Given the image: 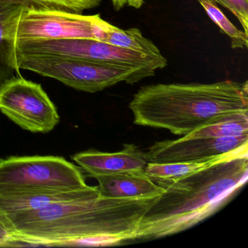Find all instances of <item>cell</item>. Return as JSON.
<instances>
[{"instance_id": "obj_7", "label": "cell", "mask_w": 248, "mask_h": 248, "mask_svg": "<svg viewBox=\"0 0 248 248\" xmlns=\"http://www.w3.org/2000/svg\"><path fill=\"white\" fill-rule=\"evenodd\" d=\"M112 24L99 14L84 16L57 11L24 10L18 26L17 44L63 39L102 41Z\"/></svg>"}, {"instance_id": "obj_8", "label": "cell", "mask_w": 248, "mask_h": 248, "mask_svg": "<svg viewBox=\"0 0 248 248\" xmlns=\"http://www.w3.org/2000/svg\"><path fill=\"white\" fill-rule=\"evenodd\" d=\"M0 111L34 133H50L60 122L57 108L41 85L21 76L0 86Z\"/></svg>"}, {"instance_id": "obj_9", "label": "cell", "mask_w": 248, "mask_h": 248, "mask_svg": "<svg viewBox=\"0 0 248 248\" xmlns=\"http://www.w3.org/2000/svg\"><path fill=\"white\" fill-rule=\"evenodd\" d=\"M248 146V135L232 138L189 137L156 142L145 153L152 163L208 160Z\"/></svg>"}, {"instance_id": "obj_15", "label": "cell", "mask_w": 248, "mask_h": 248, "mask_svg": "<svg viewBox=\"0 0 248 248\" xmlns=\"http://www.w3.org/2000/svg\"><path fill=\"white\" fill-rule=\"evenodd\" d=\"M102 41L125 50L138 52L152 57H165L153 42L145 37L141 31L137 28L124 30L112 25L106 33Z\"/></svg>"}, {"instance_id": "obj_2", "label": "cell", "mask_w": 248, "mask_h": 248, "mask_svg": "<svg viewBox=\"0 0 248 248\" xmlns=\"http://www.w3.org/2000/svg\"><path fill=\"white\" fill-rule=\"evenodd\" d=\"M248 146L208 168L172 180L142 218L136 239H156L186 230L218 210L248 181Z\"/></svg>"}, {"instance_id": "obj_5", "label": "cell", "mask_w": 248, "mask_h": 248, "mask_svg": "<svg viewBox=\"0 0 248 248\" xmlns=\"http://www.w3.org/2000/svg\"><path fill=\"white\" fill-rule=\"evenodd\" d=\"M88 186L80 169L62 156H10L0 159V194Z\"/></svg>"}, {"instance_id": "obj_6", "label": "cell", "mask_w": 248, "mask_h": 248, "mask_svg": "<svg viewBox=\"0 0 248 248\" xmlns=\"http://www.w3.org/2000/svg\"><path fill=\"white\" fill-rule=\"evenodd\" d=\"M40 55L69 56L113 66L146 68L155 71L168 65L165 57H152L91 39H63L17 44V57Z\"/></svg>"}, {"instance_id": "obj_19", "label": "cell", "mask_w": 248, "mask_h": 248, "mask_svg": "<svg viewBox=\"0 0 248 248\" xmlns=\"http://www.w3.org/2000/svg\"><path fill=\"white\" fill-rule=\"evenodd\" d=\"M1 247H18L13 236L11 224L2 211H0V248Z\"/></svg>"}, {"instance_id": "obj_16", "label": "cell", "mask_w": 248, "mask_h": 248, "mask_svg": "<svg viewBox=\"0 0 248 248\" xmlns=\"http://www.w3.org/2000/svg\"><path fill=\"white\" fill-rule=\"evenodd\" d=\"M231 153L232 152L202 162L162 164L149 162L145 168L144 172L153 181L176 179L208 168L210 165L221 160Z\"/></svg>"}, {"instance_id": "obj_18", "label": "cell", "mask_w": 248, "mask_h": 248, "mask_svg": "<svg viewBox=\"0 0 248 248\" xmlns=\"http://www.w3.org/2000/svg\"><path fill=\"white\" fill-rule=\"evenodd\" d=\"M204 8L210 19L226 34L231 40L233 49H244L248 47V34L236 28L217 7L215 0H197Z\"/></svg>"}, {"instance_id": "obj_12", "label": "cell", "mask_w": 248, "mask_h": 248, "mask_svg": "<svg viewBox=\"0 0 248 248\" xmlns=\"http://www.w3.org/2000/svg\"><path fill=\"white\" fill-rule=\"evenodd\" d=\"M25 7L0 0V86L21 76L17 58V34Z\"/></svg>"}, {"instance_id": "obj_17", "label": "cell", "mask_w": 248, "mask_h": 248, "mask_svg": "<svg viewBox=\"0 0 248 248\" xmlns=\"http://www.w3.org/2000/svg\"><path fill=\"white\" fill-rule=\"evenodd\" d=\"M34 11H57L82 14L99 6L101 0H1Z\"/></svg>"}, {"instance_id": "obj_14", "label": "cell", "mask_w": 248, "mask_h": 248, "mask_svg": "<svg viewBox=\"0 0 248 248\" xmlns=\"http://www.w3.org/2000/svg\"><path fill=\"white\" fill-rule=\"evenodd\" d=\"M246 135H248V113H233L216 117L185 136L232 138Z\"/></svg>"}, {"instance_id": "obj_4", "label": "cell", "mask_w": 248, "mask_h": 248, "mask_svg": "<svg viewBox=\"0 0 248 248\" xmlns=\"http://www.w3.org/2000/svg\"><path fill=\"white\" fill-rule=\"evenodd\" d=\"M20 69L53 78L78 91L96 93L120 82L133 84L154 76L156 71L141 67L113 66L69 56H18Z\"/></svg>"}, {"instance_id": "obj_10", "label": "cell", "mask_w": 248, "mask_h": 248, "mask_svg": "<svg viewBox=\"0 0 248 248\" xmlns=\"http://www.w3.org/2000/svg\"><path fill=\"white\" fill-rule=\"evenodd\" d=\"M72 159L90 176L111 175L129 171H144L149 163L146 155L133 143H124L115 153L88 150L75 154Z\"/></svg>"}, {"instance_id": "obj_21", "label": "cell", "mask_w": 248, "mask_h": 248, "mask_svg": "<svg viewBox=\"0 0 248 248\" xmlns=\"http://www.w3.org/2000/svg\"><path fill=\"white\" fill-rule=\"evenodd\" d=\"M146 1V0H130L127 5L129 7L136 8V9H139L141 8L142 5L145 3Z\"/></svg>"}, {"instance_id": "obj_13", "label": "cell", "mask_w": 248, "mask_h": 248, "mask_svg": "<svg viewBox=\"0 0 248 248\" xmlns=\"http://www.w3.org/2000/svg\"><path fill=\"white\" fill-rule=\"evenodd\" d=\"M95 178L100 195L110 198H147L160 196L165 191L144 171L119 172Z\"/></svg>"}, {"instance_id": "obj_11", "label": "cell", "mask_w": 248, "mask_h": 248, "mask_svg": "<svg viewBox=\"0 0 248 248\" xmlns=\"http://www.w3.org/2000/svg\"><path fill=\"white\" fill-rule=\"evenodd\" d=\"M100 196L98 186L80 189L31 190L0 194V211L5 215L39 210L46 207L77 200H89Z\"/></svg>"}, {"instance_id": "obj_3", "label": "cell", "mask_w": 248, "mask_h": 248, "mask_svg": "<svg viewBox=\"0 0 248 248\" xmlns=\"http://www.w3.org/2000/svg\"><path fill=\"white\" fill-rule=\"evenodd\" d=\"M129 107L138 125L188 136L216 117L248 113V81L146 85Z\"/></svg>"}, {"instance_id": "obj_20", "label": "cell", "mask_w": 248, "mask_h": 248, "mask_svg": "<svg viewBox=\"0 0 248 248\" xmlns=\"http://www.w3.org/2000/svg\"><path fill=\"white\" fill-rule=\"evenodd\" d=\"M130 0H111L113 7L116 11H120L122 8H124L125 5H127Z\"/></svg>"}, {"instance_id": "obj_1", "label": "cell", "mask_w": 248, "mask_h": 248, "mask_svg": "<svg viewBox=\"0 0 248 248\" xmlns=\"http://www.w3.org/2000/svg\"><path fill=\"white\" fill-rule=\"evenodd\" d=\"M157 197L96 198L5 215L18 247L108 246L136 239Z\"/></svg>"}]
</instances>
